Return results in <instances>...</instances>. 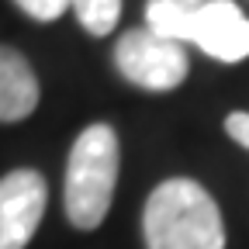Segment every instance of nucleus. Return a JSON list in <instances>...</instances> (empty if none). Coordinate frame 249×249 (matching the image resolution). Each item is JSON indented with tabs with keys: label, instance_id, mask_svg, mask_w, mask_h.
Masks as SVG:
<instances>
[{
	"label": "nucleus",
	"instance_id": "nucleus-1",
	"mask_svg": "<svg viewBox=\"0 0 249 249\" xmlns=\"http://www.w3.org/2000/svg\"><path fill=\"white\" fill-rule=\"evenodd\" d=\"M142 232L149 249H225V225L214 197L197 180H163L145 201Z\"/></svg>",
	"mask_w": 249,
	"mask_h": 249
},
{
	"label": "nucleus",
	"instance_id": "nucleus-2",
	"mask_svg": "<svg viewBox=\"0 0 249 249\" xmlns=\"http://www.w3.org/2000/svg\"><path fill=\"white\" fill-rule=\"evenodd\" d=\"M145 28L170 42H191L218 62H239L249 55V18L232 0H149Z\"/></svg>",
	"mask_w": 249,
	"mask_h": 249
},
{
	"label": "nucleus",
	"instance_id": "nucleus-3",
	"mask_svg": "<svg viewBox=\"0 0 249 249\" xmlns=\"http://www.w3.org/2000/svg\"><path fill=\"white\" fill-rule=\"evenodd\" d=\"M118 135L111 124H87L76 135L66 163V214L76 229H97L114 197L118 183Z\"/></svg>",
	"mask_w": 249,
	"mask_h": 249
},
{
	"label": "nucleus",
	"instance_id": "nucleus-4",
	"mask_svg": "<svg viewBox=\"0 0 249 249\" xmlns=\"http://www.w3.org/2000/svg\"><path fill=\"white\" fill-rule=\"evenodd\" d=\"M114 66L142 90H173L187 80L191 62L180 42H170L149 28H132L114 45Z\"/></svg>",
	"mask_w": 249,
	"mask_h": 249
},
{
	"label": "nucleus",
	"instance_id": "nucleus-5",
	"mask_svg": "<svg viewBox=\"0 0 249 249\" xmlns=\"http://www.w3.org/2000/svg\"><path fill=\"white\" fill-rule=\"evenodd\" d=\"M49 201L45 177L35 170H11L0 177V249H24L42 225Z\"/></svg>",
	"mask_w": 249,
	"mask_h": 249
},
{
	"label": "nucleus",
	"instance_id": "nucleus-6",
	"mask_svg": "<svg viewBox=\"0 0 249 249\" xmlns=\"http://www.w3.org/2000/svg\"><path fill=\"white\" fill-rule=\"evenodd\" d=\"M38 107V76L31 62L11 49L0 45V121H24Z\"/></svg>",
	"mask_w": 249,
	"mask_h": 249
},
{
	"label": "nucleus",
	"instance_id": "nucleus-7",
	"mask_svg": "<svg viewBox=\"0 0 249 249\" xmlns=\"http://www.w3.org/2000/svg\"><path fill=\"white\" fill-rule=\"evenodd\" d=\"M70 7L90 35H111L121 18V0H70Z\"/></svg>",
	"mask_w": 249,
	"mask_h": 249
},
{
	"label": "nucleus",
	"instance_id": "nucleus-8",
	"mask_svg": "<svg viewBox=\"0 0 249 249\" xmlns=\"http://www.w3.org/2000/svg\"><path fill=\"white\" fill-rule=\"evenodd\" d=\"M14 4L35 21H55L62 11L70 7V0H14Z\"/></svg>",
	"mask_w": 249,
	"mask_h": 249
},
{
	"label": "nucleus",
	"instance_id": "nucleus-9",
	"mask_svg": "<svg viewBox=\"0 0 249 249\" xmlns=\"http://www.w3.org/2000/svg\"><path fill=\"white\" fill-rule=\"evenodd\" d=\"M225 132H229L239 145H246V149H249V114H242V111L229 114V118H225Z\"/></svg>",
	"mask_w": 249,
	"mask_h": 249
},
{
	"label": "nucleus",
	"instance_id": "nucleus-10",
	"mask_svg": "<svg viewBox=\"0 0 249 249\" xmlns=\"http://www.w3.org/2000/svg\"><path fill=\"white\" fill-rule=\"evenodd\" d=\"M183 4H204V0H183Z\"/></svg>",
	"mask_w": 249,
	"mask_h": 249
}]
</instances>
